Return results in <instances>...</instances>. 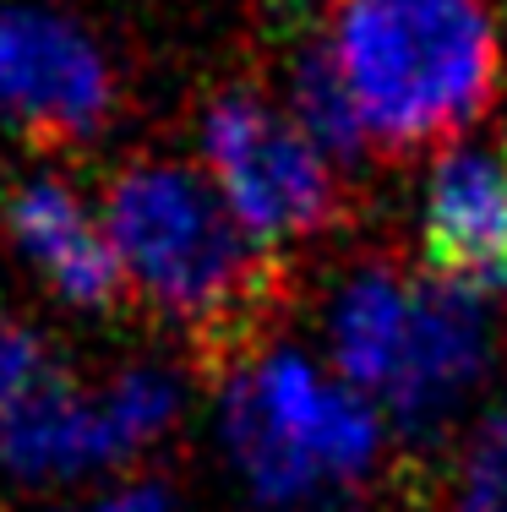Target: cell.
I'll return each mask as SVG.
<instances>
[{
	"label": "cell",
	"instance_id": "obj_1",
	"mask_svg": "<svg viewBox=\"0 0 507 512\" xmlns=\"http://www.w3.org/2000/svg\"><path fill=\"white\" fill-rule=\"evenodd\" d=\"M328 55L366 137L393 153L464 131L502 82L486 0H338Z\"/></svg>",
	"mask_w": 507,
	"mask_h": 512
},
{
	"label": "cell",
	"instance_id": "obj_2",
	"mask_svg": "<svg viewBox=\"0 0 507 512\" xmlns=\"http://www.w3.org/2000/svg\"><path fill=\"white\" fill-rule=\"evenodd\" d=\"M382 436V409L295 349L262 355L224 393L229 458L273 512H344L377 469Z\"/></svg>",
	"mask_w": 507,
	"mask_h": 512
},
{
	"label": "cell",
	"instance_id": "obj_3",
	"mask_svg": "<svg viewBox=\"0 0 507 512\" xmlns=\"http://www.w3.org/2000/svg\"><path fill=\"white\" fill-rule=\"evenodd\" d=\"M104 229L120 273L180 322L229 316L251 295L257 246L213 180L186 164H137L110 186Z\"/></svg>",
	"mask_w": 507,
	"mask_h": 512
},
{
	"label": "cell",
	"instance_id": "obj_4",
	"mask_svg": "<svg viewBox=\"0 0 507 512\" xmlns=\"http://www.w3.org/2000/svg\"><path fill=\"white\" fill-rule=\"evenodd\" d=\"M175 420V382L159 371H126L88 398L50 371L22 404L0 414V469L22 485L77 480L142 453Z\"/></svg>",
	"mask_w": 507,
	"mask_h": 512
},
{
	"label": "cell",
	"instance_id": "obj_5",
	"mask_svg": "<svg viewBox=\"0 0 507 512\" xmlns=\"http://www.w3.org/2000/svg\"><path fill=\"white\" fill-rule=\"evenodd\" d=\"M213 186L251 240H295L333 218V158L251 93H224L202 131Z\"/></svg>",
	"mask_w": 507,
	"mask_h": 512
},
{
	"label": "cell",
	"instance_id": "obj_6",
	"mask_svg": "<svg viewBox=\"0 0 507 512\" xmlns=\"http://www.w3.org/2000/svg\"><path fill=\"white\" fill-rule=\"evenodd\" d=\"M486 365H491V300L442 273L420 278L404 349L393 360L388 387L377 393L382 420H393L404 436L426 442L469 404Z\"/></svg>",
	"mask_w": 507,
	"mask_h": 512
},
{
	"label": "cell",
	"instance_id": "obj_7",
	"mask_svg": "<svg viewBox=\"0 0 507 512\" xmlns=\"http://www.w3.org/2000/svg\"><path fill=\"white\" fill-rule=\"evenodd\" d=\"M110 115V66L66 17L0 11V120L39 142L93 137Z\"/></svg>",
	"mask_w": 507,
	"mask_h": 512
},
{
	"label": "cell",
	"instance_id": "obj_8",
	"mask_svg": "<svg viewBox=\"0 0 507 512\" xmlns=\"http://www.w3.org/2000/svg\"><path fill=\"white\" fill-rule=\"evenodd\" d=\"M420 213L442 278H458L486 300L507 295V148H448L431 164Z\"/></svg>",
	"mask_w": 507,
	"mask_h": 512
},
{
	"label": "cell",
	"instance_id": "obj_9",
	"mask_svg": "<svg viewBox=\"0 0 507 512\" xmlns=\"http://www.w3.org/2000/svg\"><path fill=\"white\" fill-rule=\"evenodd\" d=\"M6 235L44 273V284L55 295L82 306V311H110L120 300V289H126L110 229L93 224V213L60 180H22L11 191L6 197Z\"/></svg>",
	"mask_w": 507,
	"mask_h": 512
},
{
	"label": "cell",
	"instance_id": "obj_10",
	"mask_svg": "<svg viewBox=\"0 0 507 512\" xmlns=\"http://www.w3.org/2000/svg\"><path fill=\"white\" fill-rule=\"evenodd\" d=\"M415 284L420 278H404L393 267H360L333 295V311H328L333 376L349 382L355 393H366L371 404L388 387L393 360L404 349L409 311H415Z\"/></svg>",
	"mask_w": 507,
	"mask_h": 512
},
{
	"label": "cell",
	"instance_id": "obj_11",
	"mask_svg": "<svg viewBox=\"0 0 507 512\" xmlns=\"http://www.w3.org/2000/svg\"><path fill=\"white\" fill-rule=\"evenodd\" d=\"M295 126L306 131L328 158H355L366 148V126H360V109L349 99L344 77H338L328 44L311 50L306 60L295 66Z\"/></svg>",
	"mask_w": 507,
	"mask_h": 512
},
{
	"label": "cell",
	"instance_id": "obj_12",
	"mask_svg": "<svg viewBox=\"0 0 507 512\" xmlns=\"http://www.w3.org/2000/svg\"><path fill=\"white\" fill-rule=\"evenodd\" d=\"M453 512H507V393L480 414L464 458H458Z\"/></svg>",
	"mask_w": 507,
	"mask_h": 512
},
{
	"label": "cell",
	"instance_id": "obj_13",
	"mask_svg": "<svg viewBox=\"0 0 507 512\" xmlns=\"http://www.w3.org/2000/svg\"><path fill=\"white\" fill-rule=\"evenodd\" d=\"M50 371H55V365L44 360L39 338H33L22 322L0 316V414H6L11 404H22V398H28Z\"/></svg>",
	"mask_w": 507,
	"mask_h": 512
},
{
	"label": "cell",
	"instance_id": "obj_14",
	"mask_svg": "<svg viewBox=\"0 0 507 512\" xmlns=\"http://www.w3.org/2000/svg\"><path fill=\"white\" fill-rule=\"evenodd\" d=\"M93 512H169V496H164V485H126V491H115L110 502H99Z\"/></svg>",
	"mask_w": 507,
	"mask_h": 512
}]
</instances>
